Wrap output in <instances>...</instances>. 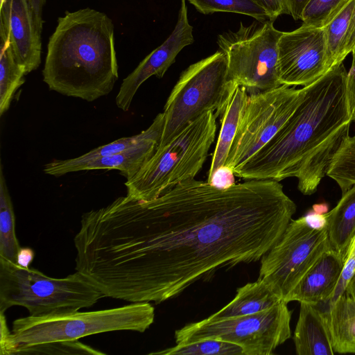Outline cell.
Instances as JSON below:
<instances>
[{"label":"cell","instance_id":"5b68a950","mask_svg":"<svg viewBox=\"0 0 355 355\" xmlns=\"http://www.w3.org/2000/svg\"><path fill=\"white\" fill-rule=\"evenodd\" d=\"M103 297L78 271L53 278L0 257V313L13 306H24L31 316L68 313L90 307Z\"/></svg>","mask_w":355,"mask_h":355},{"label":"cell","instance_id":"d4e9b609","mask_svg":"<svg viewBox=\"0 0 355 355\" xmlns=\"http://www.w3.org/2000/svg\"><path fill=\"white\" fill-rule=\"evenodd\" d=\"M339 186L342 193L355 184V137L349 136L334 156L327 175Z\"/></svg>","mask_w":355,"mask_h":355},{"label":"cell","instance_id":"7a4b0ae2","mask_svg":"<svg viewBox=\"0 0 355 355\" xmlns=\"http://www.w3.org/2000/svg\"><path fill=\"white\" fill-rule=\"evenodd\" d=\"M343 62L303 87L301 102L275 135L234 171L245 180L279 182L295 177L304 195L314 193L348 137L352 114Z\"/></svg>","mask_w":355,"mask_h":355},{"label":"cell","instance_id":"2e32d148","mask_svg":"<svg viewBox=\"0 0 355 355\" xmlns=\"http://www.w3.org/2000/svg\"><path fill=\"white\" fill-rule=\"evenodd\" d=\"M300 313L293 336L298 355H333L331 335L324 311L318 305L300 302Z\"/></svg>","mask_w":355,"mask_h":355},{"label":"cell","instance_id":"484cf974","mask_svg":"<svg viewBox=\"0 0 355 355\" xmlns=\"http://www.w3.org/2000/svg\"><path fill=\"white\" fill-rule=\"evenodd\" d=\"M196 10L205 15L214 12H234L248 15L259 21L270 20L261 6L254 0H188ZM271 21V20H270Z\"/></svg>","mask_w":355,"mask_h":355},{"label":"cell","instance_id":"e575fe53","mask_svg":"<svg viewBox=\"0 0 355 355\" xmlns=\"http://www.w3.org/2000/svg\"><path fill=\"white\" fill-rule=\"evenodd\" d=\"M268 14L270 20L275 21L279 15L285 14L284 0H254Z\"/></svg>","mask_w":355,"mask_h":355},{"label":"cell","instance_id":"ffe728a7","mask_svg":"<svg viewBox=\"0 0 355 355\" xmlns=\"http://www.w3.org/2000/svg\"><path fill=\"white\" fill-rule=\"evenodd\" d=\"M248 96L245 88L236 85L230 92L220 115V129L212 155L208 178L218 168L225 164Z\"/></svg>","mask_w":355,"mask_h":355},{"label":"cell","instance_id":"74e56055","mask_svg":"<svg viewBox=\"0 0 355 355\" xmlns=\"http://www.w3.org/2000/svg\"><path fill=\"white\" fill-rule=\"evenodd\" d=\"M0 354L3 355L6 354L12 335V332L9 330L7 325L4 313H0Z\"/></svg>","mask_w":355,"mask_h":355},{"label":"cell","instance_id":"1f68e13d","mask_svg":"<svg viewBox=\"0 0 355 355\" xmlns=\"http://www.w3.org/2000/svg\"><path fill=\"white\" fill-rule=\"evenodd\" d=\"M207 182L217 189H228L236 184L235 173L231 167L223 165L218 168Z\"/></svg>","mask_w":355,"mask_h":355},{"label":"cell","instance_id":"8992f818","mask_svg":"<svg viewBox=\"0 0 355 355\" xmlns=\"http://www.w3.org/2000/svg\"><path fill=\"white\" fill-rule=\"evenodd\" d=\"M155 309L150 302L94 311H72L15 320L7 355L19 347L75 340L114 331L144 332L153 323Z\"/></svg>","mask_w":355,"mask_h":355},{"label":"cell","instance_id":"4fadbf2b","mask_svg":"<svg viewBox=\"0 0 355 355\" xmlns=\"http://www.w3.org/2000/svg\"><path fill=\"white\" fill-rule=\"evenodd\" d=\"M180 6L176 25L169 37L123 79L115 100L117 107L123 111L130 109L142 83L152 76L163 77L178 53L193 42V27L189 22L186 0H181Z\"/></svg>","mask_w":355,"mask_h":355},{"label":"cell","instance_id":"9a60e30c","mask_svg":"<svg viewBox=\"0 0 355 355\" xmlns=\"http://www.w3.org/2000/svg\"><path fill=\"white\" fill-rule=\"evenodd\" d=\"M345 259L331 248L325 251L291 292L287 302L314 305L333 297L345 266Z\"/></svg>","mask_w":355,"mask_h":355},{"label":"cell","instance_id":"30bf717a","mask_svg":"<svg viewBox=\"0 0 355 355\" xmlns=\"http://www.w3.org/2000/svg\"><path fill=\"white\" fill-rule=\"evenodd\" d=\"M330 248L327 227L312 229L303 217L291 220L279 241L261 258L258 279L288 303L291 292Z\"/></svg>","mask_w":355,"mask_h":355},{"label":"cell","instance_id":"ba28073f","mask_svg":"<svg viewBox=\"0 0 355 355\" xmlns=\"http://www.w3.org/2000/svg\"><path fill=\"white\" fill-rule=\"evenodd\" d=\"M273 21L245 26L218 35V44L227 60L230 83L254 93L280 85L278 73V44L283 33Z\"/></svg>","mask_w":355,"mask_h":355},{"label":"cell","instance_id":"60d3db41","mask_svg":"<svg viewBox=\"0 0 355 355\" xmlns=\"http://www.w3.org/2000/svg\"><path fill=\"white\" fill-rule=\"evenodd\" d=\"M345 291L355 297V272L349 279Z\"/></svg>","mask_w":355,"mask_h":355},{"label":"cell","instance_id":"f1b7e54d","mask_svg":"<svg viewBox=\"0 0 355 355\" xmlns=\"http://www.w3.org/2000/svg\"><path fill=\"white\" fill-rule=\"evenodd\" d=\"M352 0H309L304 7L302 24L324 28Z\"/></svg>","mask_w":355,"mask_h":355},{"label":"cell","instance_id":"5bb4252c","mask_svg":"<svg viewBox=\"0 0 355 355\" xmlns=\"http://www.w3.org/2000/svg\"><path fill=\"white\" fill-rule=\"evenodd\" d=\"M0 33L7 37L26 74L40 66L42 31L37 26L28 0L0 2Z\"/></svg>","mask_w":355,"mask_h":355},{"label":"cell","instance_id":"ab89813d","mask_svg":"<svg viewBox=\"0 0 355 355\" xmlns=\"http://www.w3.org/2000/svg\"><path fill=\"white\" fill-rule=\"evenodd\" d=\"M28 2L32 9L37 26L42 31L43 25L42 13L43 6L46 3V0H28Z\"/></svg>","mask_w":355,"mask_h":355},{"label":"cell","instance_id":"836d02e7","mask_svg":"<svg viewBox=\"0 0 355 355\" xmlns=\"http://www.w3.org/2000/svg\"><path fill=\"white\" fill-rule=\"evenodd\" d=\"M352 62L347 76V92L352 114H355V48L352 51Z\"/></svg>","mask_w":355,"mask_h":355},{"label":"cell","instance_id":"4dcf8cb0","mask_svg":"<svg viewBox=\"0 0 355 355\" xmlns=\"http://www.w3.org/2000/svg\"><path fill=\"white\" fill-rule=\"evenodd\" d=\"M355 272V235L349 248L345 259L344 269L341 274L340 280L333 295L332 298L327 302L331 303L340 295L345 290V288Z\"/></svg>","mask_w":355,"mask_h":355},{"label":"cell","instance_id":"44dd1931","mask_svg":"<svg viewBox=\"0 0 355 355\" xmlns=\"http://www.w3.org/2000/svg\"><path fill=\"white\" fill-rule=\"evenodd\" d=\"M326 216L331 248L345 261L355 235V184L343 193L336 206L327 212Z\"/></svg>","mask_w":355,"mask_h":355},{"label":"cell","instance_id":"603a6c76","mask_svg":"<svg viewBox=\"0 0 355 355\" xmlns=\"http://www.w3.org/2000/svg\"><path fill=\"white\" fill-rule=\"evenodd\" d=\"M0 115L6 112L17 90L24 83L25 68L17 60L7 37L0 33Z\"/></svg>","mask_w":355,"mask_h":355},{"label":"cell","instance_id":"277c9868","mask_svg":"<svg viewBox=\"0 0 355 355\" xmlns=\"http://www.w3.org/2000/svg\"><path fill=\"white\" fill-rule=\"evenodd\" d=\"M216 119L213 111L205 112L167 144L157 149L139 171L125 182L126 196L148 201L194 179L214 141Z\"/></svg>","mask_w":355,"mask_h":355},{"label":"cell","instance_id":"ee69618b","mask_svg":"<svg viewBox=\"0 0 355 355\" xmlns=\"http://www.w3.org/2000/svg\"><path fill=\"white\" fill-rule=\"evenodd\" d=\"M3 0H0V2L2 1Z\"/></svg>","mask_w":355,"mask_h":355},{"label":"cell","instance_id":"d6a6232c","mask_svg":"<svg viewBox=\"0 0 355 355\" xmlns=\"http://www.w3.org/2000/svg\"><path fill=\"white\" fill-rule=\"evenodd\" d=\"M355 48V10L352 17L343 48L338 58L339 63L343 62L347 55Z\"/></svg>","mask_w":355,"mask_h":355},{"label":"cell","instance_id":"8d00e7d4","mask_svg":"<svg viewBox=\"0 0 355 355\" xmlns=\"http://www.w3.org/2000/svg\"><path fill=\"white\" fill-rule=\"evenodd\" d=\"M305 223L312 229L320 230L327 227V216L325 214L311 211L302 216Z\"/></svg>","mask_w":355,"mask_h":355},{"label":"cell","instance_id":"7c38bea8","mask_svg":"<svg viewBox=\"0 0 355 355\" xmlns=\"http://www.w3.org/2000/svg\"><path fill=\"white\" fill-rule=\"evenodd\" d=\"M329 69L324 28L302 24L283 32L278 44L281 85L305 87Z\"/></svg>","mask_w":355,"mask_h":355},{"label":"cell","instance_id":"8fae6325","mask_svg":"<svg viewBox=\"0 0 355 355\" xmlns=\"http://www.w3.org/2000/svg\"><path fill=\"white\" fill-rule=\"evenodd\" d=\"M304 89L282 85L248 96L225 165L234 172L275 135L302 101Z\"/></svg>","mask_w":355,"mask_h":355},{"label":"cell","instance_id":"52a82bcc","mask_svg":"<svg viewBox=\"0 0 355 355\" xmlns=\"http://www.w3.org/2000/svg\"><path fill=\"white\" fill-rule=\"evenodd\" d=\"M234 85L228 80L227 60L220 51L183 71L164 105V128L157 149L205 112L220 116Z\"/></svg>","mask_w":355,"mask_h":355},{"label":"cell","instance_id":"cb8c5ba5","mask_svg":"<svg viewBox=\"0 0 355 355\" xmlns=\"http://www.w3.org/2000/svg\"><path fill=\"white\" fill-rule=\"evenodd\" d=\"M21 246L15 232V218L11 197L0 166V257L17 262Z\"/></svg>","mask_w":355,"mask_h":355},{"label":"cell","instance_id":"3957f363","mask_svg":"<svg viewBox=\"0 0 355 355\" xmlns=\"http://www.w3.org/2000/svg\"><path fill=\"white\" fill-rule=\"evenodd\" d=\"M42 76L64 96L92 102L109 94L119 78L112 19L89 8L66 11L49 37Z\"/></svg>","mask_w":355,"mask_h":355},{"label":"cell","instance_id":"f546056e","mask_svg":"<svg viewBox=\"0 0 355 355\" xmlns=\"http://www.w3.org/2000/svg\"><path fill=\"white\" fill-rule=\"evenodd\" d=\"M17 354H94L102 355L100 352L87 345L78 340L57 341L38 344L27 347H19L15 349L12 355Z\"/></svg>","mask_w":355,"mask_h":355},{"label":"cell","instance_id":"e0dca14e","mask_svg":"<svg viewBox=\"0 0 355 355\" xmlns=\"http://www.w3.org/2000/svg\"><path fill=\"white\" fill-rule=\"evenodd\" d=\"M164 115L158 114L150 126L140 133L120 138L107 144L96 148L78 157L67 159H53L44 166V172L52 176H61L75 172L76 168L93 159L112 155L124 151L153 136L157 132L163 131Z\"/></svg>","mask_w":355,"mask_h":355},{"label":"cell","instance_id":"d6986e66","mask_svg":"<svg viewBox=\"0 0 355 355\" xmlns=\"http://www.w3.org/2000/svg\"><path fill=\"white\" fill-rule=\"evenodd\" d=\"M324 311L335 353L355 354V297L344 291Z\"/></svg>","mask_w":355,"mask_h":355},{"label":"cell","instance_id":"ac0fdd59","mask_svg":"<svg viewBox=\"0 0 355 355\" xmlns=\"http://www.w3.org/2000/svg\"><path fill=\"white\" fill-rule=\"evenodd\" d=\"M162 132H157L137 146L121 153L89 161L78 166L75 172L114 169L119 171L126 180H129L155 153L161 140Z\"/></svg>","mask_w":355,"mask_h":355},{"label":"cell","instance_id":"9c48e42d","mask_svg":"<svg viewBox=\"0 0 355 355\" xmlns=\"http://www.w3.org/2000/svg\"><path fill=\"white\" fill-rule=\"evenodd\" d=\"M282 301L253 314L186 324L175 332L176 344L207 339L227 341L240 346L244 355H270L291 337V311Z\"/></svg>","mask_w":355,"mask_h":355},{"label":"cell","instance_id":"d590c367","mask_svg":"<svg viewBox=\"0 0 355 355\" xmlns=\"http://www.w3.org/2000/svg\"><path fill=\"white\" fill-rule=\"evenodd\" d=\"M309 1L284 0L285 14L291 15L295 20H301L303 10Z\"/></svg>","mask_w":355,"mask_h":355},{"label":"cell","instance_id":"83f0119b","mask_svg":"<svg viewBox=\"0 0 355 355\" xmlns=\"http://www.w3.org/2000/svg\"><path fill=\"white\" fill-rule=\"evenodd\" d=\"M150 354L159 355H244L243 349L227 341L207 339L197 342L177 344L175 346Z\"/></svg>","mask_w":355,"mask_h":355},{"label":"cell","instance_id":"4316f807","mask_svg":"<svg viewBox=\"0 0 355 355\" xmlns=\"http://www.w3.org/2000/svg\"><path fill=\"white\" fill-rule=\"evenodd\" d=\"M355 10V0H352L345 8L324 28L327 53L330 69L339 64L341 52L349 23Z\"/></svg>","mask_w":355,"mask_h":355},{"label":"cell","instance_id":"7bdbcfd3","mask_svg":"<svg viewBox=\"0 0 355 355\" xmlns=\"http://www.w3.org/2000/svg\"><path fill=\"white\" fill-rule=\"evenodd\" d=\"M352 122H354L355 124V114L352 117ZM354 137H355V135H354Z\"/></svg>","mask_w":355,"mask_h":355},{"label":"cell","instance_id":"6da1fadb","mask_svg":"<svg viewBox=\"0 0 355 355\" xmlns=\"http://www.w3.org/2000/svg\"><path fill=\"white\" fill-rule=\"evenodd\" d=\"M295 211L272 180L220 189L193 179L148 201L121 196L82 215L75 268L105 297L159 304L220 268L261 259Z\"/></svg>","mask_w":355,"mask_h":355},{"label":"cell","instance_id":"f35d334b","mask_svg":"<svg viewBox=\"0 0 355 355\" xmlns=\"http://www.w3.org/2000/svg\"><path fill=\"white\" fill-rule=\"evenodd\" d=\"M35 257L33 249L28 247H21L17 256L16 263L23 268H28Z\"/></svg>","mask_w":355,"mask_h":355},{"label":"cell","instance_id":"7402d4cb","mask_svg":"<svg viewBox=\"0 0 355 355\" xmlns=\"http://www.w3.org/2000/svg\"><path fill=\"white\" fill-rule=\"evenodd\" d=\"M282 301L265 282L258 279L239 288L233 300L208 318L215 320L253 314Z\"/></svg>","mask_w":355,"mask_h":355},{"label":"cell","instance_id":"b9f144b4","mask_svg":"<svg viewBox=\"0 0 355 355\" xmlns=\"http://www.w3.org/2000/svg\"><path fill=\"white\" fill-rule=\"evenodd\" d=\"M328 209L327 204H317L313 205V211L320 213L325 214Z\"/></svg>","mask_w":355,"mask_h":355}]
</instances>
